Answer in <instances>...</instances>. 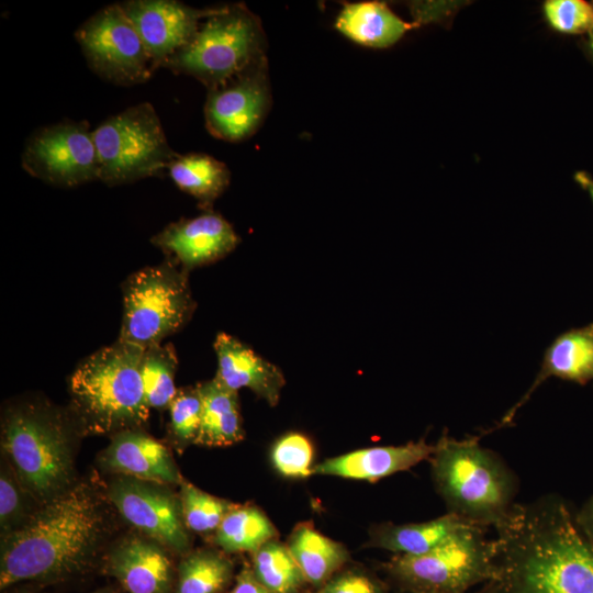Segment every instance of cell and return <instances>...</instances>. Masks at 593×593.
I'll return each instance as SVG.
<instances>
[{"mask_svg": "<svg viewBox=\"0 0 593 593\" xmlns=\"http://www.w3.org/2000/svg\"><path fill=\"white\" fill-rule=\"evenodd\" d=\"M494 529L493 575L480 593H593V544L559 496L516 503Z\"/></svg>", "mask_w": 593, "mask_h": 593, "instance_id": "cell-1", "label": "cell"}, {"mask_svg": "<svg viewBox=\"0 0 593 593\" xmlns=\"http://www.w3.org/2000/svg\"><path fill=\"white\" fill-rule=\"evenodd\" d=\"M103 528L92 491L77 484L59 492L1 545L0 588L53 582L82 573L91 563Z\"/></svg>", "mask_w": 593, "mask_h": 593, "instance_id": "cell-2", "label": "cell"}, {"mask_svg": "<svg viewBox=\"0 0 593 593\" xmlns=\"http://www.w3.org/2000/svg\"><path fill=\"white\" fill-rule=\"evenodd\" d=\"M434 445L432 477L447 512L473 526L495 528L516 504L515 473L480 437L444 433Z\"/></svg>", "mask_w": 593, "mask_h": 593, "instance_id": "cell-3", "label": "cell"}, {"mask_svg": "<svg viewBox=\"0 0 593 593\" xmlns=\"http://www.w3.org/2000/svg\"><path fill=\"white\" fill-rule=\"evenodd\" d=\"M144 350L116 340L86 357L69 380L71 411L82 429H136L149 414L141 365Z\"/></svg>", "mask_w": 593, "mask_h": 593, "instance_id": "cell-4", "label": "cell"}, {"mask_svg": "<svg viewBox=\"0 0 593 593\" xmlns=\"http://www.w3.org/2000/svg\"><path fill=\"white\" fill-rule=\"evenodd\" d=\"M261 22L244 3L211 8L190 43L164 68L202 82L208 90L224 85L266 58Z\"/></svg>", "mask_w": 593, "mask_h": 593, "instance_id": "cell-5", "label": "cell"}, {"mask_svg": "<svg viewBox=\"0 0 593 593\" xmlns=\"http://www.w3.org/2000/svg\"><path fill=\"white\" fill-rule=\"evenodd\" d=\"M119 340L143 350L180 331L195 309L188 271L171 259L145 267L123 283Z\"/></svg>", "mask_w": 593, "mask_h": 593, "instance_id": "cell-6", "label": "cell"}, {"mask_svg": "<svg viewBox=\"0 0 593 593\" xmlns=\"http://www.w3.org/2000/svg\"><path fill=\"white\" fill-rule=\"evenodd\" d=\"M2 447L22 484L37 497L61 492L71 472L67 425L37 405L12 409L2 425Z\"/></svg>", "mask_w": 593, "mask_h": 593, "instance_id": "cell-7", "label": "cell"}, {"mask_svg": "<svg viewBox=\"0 0 593 593\" xmlns=\"http://www.w3.org/2000/svg\"><path fill=\"white\" fill-rule=\"evenodd\" d=\"M92 135L99 180L110 187L159 176L178 155L170 147L159 116L148 102L108 118Z\"/></svg>", "mask_w": 593, "mask_h": 593, "instance_id": "cell-8", "label": "cell"}, {"mask_svg": "<svg viewBox=\"0 0 593 593\" xmlns=\"http://www.w3.org/2000/svg\"><path fill=\"white\" fill-rule=\"evenodd\" d=\"M485 532L468 526L424 555H395L385 570L407 593H468L493 575V540Z\"/></svg>", "mask_w": 593, "mask_h": 593, "instance_id": "cell-9", "label": "cell"}, {"mask_svg": "<svg viewBox=\"0 0 593 593\" xmlns=\"http://www.w3.org/2000/svg\"><path fill=\"white\" fill-rule=\"evenodd\" d=\"M75 37L91 70L111 83H143L156 70L120 3L105 5L88 18L77 29Z\"/></svg>", "mask_w": 593, "mask_h": 593, "instance_id": "cell-10", "label": "cell"}, {"mask_svg": "<svg viewBox=\"0 0 593 593\" xmlns=\"http://www.w3.org/2000/svg\"><path fill=\"white\" fill-rule=\"evenodd\" d=\"M92 132L87 121L71 120L37 128L25 143L22 168L34 178L64 188L99 180Z\"/></svg>", "mask_w": 593, "mask_h": 593, "instance_id": "cell-11", "label": "cell"}, {"mask_svg": "<svg viewBox=\"0 0 593 593\" xmlns=\"http://www.w3.org/2000/svg\"><path fill=\"white\" fill-rule=\"evenodd\" d=\"M270 104L268 61L264 58L224 85L208 90L205 127L216 138L245 141L260 128Z\"/></svg>", "mask_w": 593, "mask_h": 593, "instance_id": "cell-12", "label": "cell"}, {"mask_svg": "<svg viewBox=\"0 0 593 593\" xmlns=\"http://www.w3.org/2000/svg\"><path fill=\"white\" fill-rule=\"evenodd\" d=\"M109 497L120 514L154 541L176 552L190 546L181 504L170 492L131 477L115 480Z\"/></svg>", "mask_w": 593, "mask_h": 593, "instance_id": "cell-13", "label": "cell"}, {"mask_svg": "<svg viewBox=\"0 0 593 593\" xmlns=\"http://www.w3.org/2000/svg\"><path fill=\"white\" fill-rule=\"evenodd\" d=\"M139 34L155 68L187 46L211 8L195 9L176 0L120 2Z\"/></svg>", "mask_w": 593, "mask_h": 593, "instance_id": "cell-14", "label": "cell"}, {"mask_svg": "<svg viewBox=\"0 0 593 593\" xmlns=\"http://www.w3.org/2000/svg\"><path fill=\"white\" fill-rule=\"evenodd\" d=\"M152 243L189 271L228 255L239 244V237L231 223L209 210L195 217L170 223L153 236Z\"/></svg>", "mask_w": 593, "mask_h": 593, "instance_id": "cell-15", "label": "cell"}, {"mask_svg": "<svg viewBox=\"0 0 593 593\" xmlns=\"http://www.w3.org/2000/svg\"><path fill=\"white\" fill-rule=\"evenodd\" d=\"M214 350L217 357L214 378L222 385L235 392L247 388L269 405L279 402L286 380L278 366L226 333L217 334Z\"/></svg>", "mask_w": 593, "mask_h": 593, "instance_id": "cell-16", "label": "cell"}, {"mask_svg": "<svg viewBox=\"0 0 593 593\" xmlns=\"http://www.w3.org/2000/svg\"><path fill=\"white\" fill-rule=\"evenodd\" d=\"M105 570L127 593H171L175 572L161 545L131 537L108 556Z\"/></svg>", "mask_w": 593, "mask_h": 593, "instance_id": "cell-17", "label": "cell"}, {"mask_svg": "<svg viewBox=\"0 0 593 593\" xmlns=\"http://www.w3.org/2000/svg\"><path fill=\"white\" fill-rule=\"evenodd\" d=\"M435 445L424 438L396 446H376L333 457L313 467L312 473L370 482L409 470L429 460Z\"/></svg>", "mask_w": 593, "mask_h": 593, "instance_id": "cell-18", "label": "cell"}, {"mask_svg": "<svg viewBox=\"0 0 593 593\" xmlns=\"http://www.w3.org/2000/svg\"><path fill=\"white\" fill-rule=\"evenodd\" d=\"M550 377L578 384L593 382V323L569 329L547 347L540 369L524 396L506 412L501 425L508 424L532 393Z\"/></svg>", "mask_w": 593, "mask_h": 593, "instance_id": "cell-19", "label": "cell"}, {"mask_svg": "<svg viewBox=\"0 0 593 593\" xmlns=\"http://www.w3.org/2000/svg\"><path fill=\"white\" fill-rule=\"evenodd\" d=\"M103 465L126 477L156 483H178L175 462L168 449L136 429L114 435L102 456Z\"/></svg>", "mask_w": 593, "mask_h": 593, "instance_id": "cell-20", "label": "cell"}, {"mask_svg": "<svg viewBox=\"0 0 593 593\" xmlns=\"http://www.w3.org/2000/svg\"><path fill=\"white\" fill-rule=\"evenodd\" d=\"M336 29L350 41L370 48H387L409 31L419 26L396 15L385 2L345 3L335 21Z\"/></svg>", "mask_w": 593, "mask_h": 593, "instance_id": "cell-21", "label": "cell"}, {"mask_svg": "<svg viewBox=\"0 0 593 593\" xmlns=\"http://www.w3.org/2000/svg\"><path fill=\"white\" fill-rule=\"evenodd\" d=\"M201 400V424L194 441L208 447H225L244 438L237 392L215 378L197 387Z\"/></svg>", "mask_w": 593, "mask_h": 593, "instance_id": "cell-22", "label": "cell"}, {"mask_svg": "<svg viewBox=\"0 0 593 593\" xmlns=\"http://www.w3.org/2000/svg\"><path fill=\"white\" fill-rule=\"evenodd\" d=\"M473 526L446 513L422 523L383 524L374 529L372 545L395 555H424L450 539L460 530Z\"/></svg>", "mask_w": 593, "mask_h": 593, "instance_id": "cell-23", "label": "cell"}, {"mask_svg": "<svg viewBox=\"0 0 593 593\" xmlns=\"http://www.w3.org/2000/svg\"><path fill=\"white\" fill-rule=\"evenodd\" d=\"M305 581L316 588L329 581L348 560V551L312 526L299 525L287 545Z\"/></svg>", "mask_w": 593, "mask_h": 593, "instance_id": "cell-24", "label": "cell"}, {"mask_svg": "<svg viewBox=\"0 0 593 593\" xmlns=\"http://www.w3.org/2000/svg\"><path fill=\"white\" fill-rule=\"evenodd\" d=\"M176 186L192 195L201 208L211 210L231 180L227 166L202 153L178 154L167 169Z\"/></svg>", "mask_w": 593, "mask_h": 593, "instance_id": "cell-25", "label": "cell"}, {"mask_svg": "<svg viewBox=\"0 0 593 593\" xmlns=\"http://www.w3.org/2000/svg\"><path fill=\"white\" fill-rule=\"evenodd\" d=\"M215 532V542L226 552L254 553L277 537L271 521L250 505L233 504Z\"/></svg>", "mask_w": 593, "mask_h": 593, "instance_id": "cell-26", "label": "cell"}, {"mask_svg": "<svg viewBox=\"0 0 593 593\" xmlns=\"http://www.w3.org/2000/svg\"><path fill=\"white\" fill-rule=\"evenodd\" d=\"M233 563L223 553L202 549L183 557L174 593H222L233 577Z\"/></svg>", "mask_w": 593, "mask_h": 593, "instance_id": "cell-27", "label": "cell"}, {"mask_svg": "<svg viewBox=\"0 0 593 593\" xmlns=\"http://www.w3.org/2000/svg\"><path fill=\"white\" fill-rule=\"evenodd\" d=\"M251 570L273 593H299L306 582L288 546L276 539L254 552Z\"/></svg>", "mask_w": 593, "mask_h": 593, "instance_id": "cell-28", "label": "cell"}, {"mask_svg": "<svg viewBox=\"0 0 593 593\" xmlns=\"http://www.w3.org/2000/svg\"><path fill=\"white\" fill-rule=\"evenodd\" d=\"M177 355L168 343L150 347L143 353L141 374L149 407L167 409L177 394L175 372Z\"/></svg>", "mask_w": 593, "mask_h": 593, "instance_id": "cell-29", "label": "cell"}, {"mask_svg": "<svg viewBox=\"0 0 593 593\" xmlns=\"http://www.w3.org/2000/svg\"><path fill=\"white\" fill-rule=\"evenodd\" d=\"M180 504L187 528L197 533L216 530L233 506L186 481L181 482Z\"/></svg>", "mask_w": 593, "mask_h": 593, "instance_id": "cell-30", "label": "cell"}, {"mask_svg": "<svg viewBox=\"0 0 593 593\" xmlns=\"http://www.w3.org/2000/svg\"><path fill=\"white\" fill-rule=\"evenodd\" d=\"M313 446L300 433H289L279 438L271 449V461L279 473L288 478L312 474Z\"/></svg>", "mask_w": 593, "mask_h": 593, "instance_id": "cell-31", "label": "cell"}, {"mask_svg": "<svg viewBox=\"0 0 593 593\" xmlns=\"http://www.w3.org/2000/svg\"><path fill=\"white\" fill-rule=\"evenodd\" d=\"M542 14L548 26L561 34H588L593 26V3L584 0H546Z\"/></svg>", "mask_w": 593, "mask_h": 593, "instance_id": "cell-32", "label": "cell"}, {"mask_svg": "<svg viewBox=\"0 0 593 593\" xmlns=\"http://www.w3.org/2000/svg\"><path fill=\"white\" fill-rule=\"evenodd\" d=\"M170 433L179 448L194 444L201 424V400L197 388L177 391L169 405Z\"/></svg>", "mask_w": 593, "mask_h": 593, "instance_id": "cell-33", "label": "cell"}, {"mask_svg": "<svg viewBox=\"0 0 593 593\" xmlns=\"http://www.w3.org/2000/svg\"><path fill=\"white\" fill-rule=\"evenodd\" d=\"M313 593H388L374 578L361 571L337 573Z\"/></svg>", "mask_w": 593, "mask_h": 593, "instance_id": "cell-34", "label": "cell"}, {"mask_svg": "<svg viewBox=\"0 0 593 593\" xmlns=\"http://www.w3.org/2000/svg\"><path fill=\"white\" fill-rule=\"evenodd\" d=\"M22 514V499L16 483L5 472L0 478V523L4 535L11 532L12 526Z\"/></svg>", "mask_w": 593, "mask_h": 593, "instance_id": "cell-35", "label": "cell"}, {"mask_svg": "<svg viewBox=\"0 0 593 593\" xmlns=\"http://www.w3.org/2000/svg\"><path fill=\"white\" fill-rule=\"evenodd\" d=\"M228 593H273L254 574L251 568L245 567L237 574L234 586Z\"/></svg>", "mask_w": 593, "mask_h": 593, "instance_id": "cell-36", "label": "cell"}, {"mask_svg": "<svg viewBox=\"0 0 593 593\" xmlns=\"http://www.w3.org/2000/svg\"><path fill=\"white\" fill-rule=\"evenodd\" d=\"M575 521L582 533L593 544V496L575 514Z\"/></svg>", "mask_w": 593, "mask_h": 593, "instance_id": "cell-37", "label": "cell"}, {"mask_svg": "<svg viewBox=\"0 0 593 593\" xmlns=\"http://www.w3.org/2000/svg\"><path fill=\"white\" fill-rule=\"evenodd\" d=\"M575 182L588 192L593 202V178L586 171H577L574 174Z\"/></svg>", "mask_w": 593, "mask_h": 593, "instance_id": "cell-38", "label": "cell"}, {"mask_svg": "<svg viewBox=\"0 0 593 593\" xmlns=\"http://www.w3.org/2000/svg\"><path fill=\"white\" fill-rule=\"evenodd\" d=\"M581 47L585 53L586 57L593 64V26L586 34V37L581 42Z\"/></svg>", "mask_w": 593, "mask_h": 593, "instance_id": "cell-39", "label": "cell"}, {"mask_svg": "<svg viewBox=\"0 0 593 593\" xmlns=\"http://www.w3.org/2000/svg\"><path fill=\"white\" fill-rule=\"evenodd\" d=\"M91 593H116V592L110 588H103Z\"/></svg>", "mask_w": 593, "mask_h": 593, "instance_id": "cell-40", "label": "cell"}, {"mask_svg": "<svg viewBox=\"0 0 593 593\" xmlns=\"http://www.w3.org/2000/svg\"><path fill=\"white\" fill-rule=\"evenodd\" d=\"M475 593H480V591L475 592Z\"/></svg>", "mask_w": 593, "mask_h": 593, "instance_id": "cell-41", "label": "cell"}]
</instances>
